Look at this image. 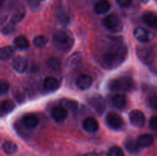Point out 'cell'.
<instances>
[{
  "label": "cell",
  "mask_w": 157,
  "mask_h": 156,
  "mask_svg": "<svg viewBox=\"0 0 157 156\" xmlns=\"http://www.w3.org/2000/svg\"><path fill=\"white\" fill-rule=\"evenodd\" d=\"M143 21L150 28L157 27V16L151 12H145L143 15Z\"/></svg>",
  "instance_id": "cell-20"
},
{
  "label": "cell",
  "mask_w": 157,
  "mask_h": 156,
  "mask_svg": "<svg viewBox=\"0 0 157 156\" xmlns=\"http://www.w3.org/2000/svg\"><path fill=\"white\" fill-rule=\"evenodd\" d=\"M38 1H44V0H38Z\"/></svg>",
  "instance_id": "cell-36"
},
{
  "label": "cell",
  "mask_w": 157,
  "mask_h": 156,
  "mask_svg": "<svg viewBox=\"0 0 157 156\" xmlns=\"http://www.w3.org/2000/svg\"><path fill=\"white\" fill-rule=\"evenodd\" d=\"M106 122L110 128L118 130L122 127L124 120L120 115L116 113H110L106 116Z\"/></svg>",
  "instance_id": "cell-6"
},
{
  "label": "cell",
  "mask_w": 157,
  "mask_h": 156,
  "mask_svg": "<svg viewBox=\"0 0 157 156\" xmlns=\"http://www.w3.org/2000/svg\"><path fill=\"white\" fill-rule=\"evenodd\" d=\"M9 90V83L7 82L5 80H2L0 81V94L1 96H3V95L6 94Z\"/></svg>",
  "instance_id": "cell-28"
},
{
  "label": "cell",
  "mask_w": 157,
  "mask_h": 156,
  "mask_svg": "<svg viewBox=\"0 0 157 156\" xmlns=\"http://www.w3.org/2000/svg\"><path fill=\"white\" fill-rule=\"evenodd\" d=\"M103 24L106 28L110 31H117V29H121L122 28L121 18L116 14H110L103 20Z\"/></svg>",
  "instance_id": "cell-4"
},
{
  "label": "cell",
  "mask_w": 157,
  "mask_h": 156,
  "mask_svg": "<svg viewBox=\"0 0 157 156\" xmlns=\"http://www.w3.org/2000/svg\"><path fill=\"white\" fill-rule=\"evenodd\" d=\"M15 107V104L10 99H6V100L2 101L1 106H0V113H1V116H6V115L10 113L11 112L13 111Z\"/></svg>",
  "instance_id": "cell-21"
},
{
  "label": "cell",
  "mask_w": 157,
  "mask_h": 156,
  "mask_svg": "<svg viewBox=\"0 0 157 156\" xmlns=\"http://www.w3.org/2000/svg\"><path fill=\"white\" fill-rule=\"evenodd\" d=\"M89 103L91 106L92 108L100 115H102L104 113L106 108L105 100L101 96H92L89 99Z\"/></svg>",
  "instance_id": "cell-8"
},
{
  "label": "cell",
  "mask_w": 157,
  "mask_h": 156,
  "mask_svg": "<svg viewBox=\"0 0 157 156\" xmlns=\"http://www.w3.org/2000/svg\"><path fill=\"white\" fill-rule=\"evenodd\" d=\"M50 67H53V69L56 70L57 68L59 67V63L57 61V59H52L50 61Z\"/></svg>",
  "instance_id": "cell-34"
},
{
  "label": "cell",
  "mask_w": 157,
  "mask_h": 156,
  "mask_svg": "<svg viewBox=\"0 0 157 156\" xmlns=\"http://www.w3.org/2000/svg\"><path fill=\"white\" fill-rule=\"evenodd\" d=\"M138 1L140 2L141 3H144V4H147L150 2V0H138Z\"/></svg>",
  "instance_id": "cell-35"
},
{
  "label": "cell",
  "mask_w": 157,
  "mask_h": 156,
  "mask_svg": "<svg viewBox=\"0 0 157 156\" xmlns=\"http://www.w3.org/2000/svg\"><path fill=\"white\" fill-rule=\"evenodd\" d=\"M93 84V79L90 75L84 73L77 78L76 86L81 90H86L90 88Z\"/></svg>",
  "instance_id": "cell-9"
},
{
  "label": "cell",
  "mask_w": 157,
  "mask_h": 156,
  "mask_svg": "<svg viewBox=\"0 0 157 156\" xmlns=\"http://www.w3.org/2000/svg\"><path fill=\"white\" fill-rule=\"evenodd\" d=\"M43 87L45 90L49 92L56 91L60 87V83L58 80L53 76L45 78L43 82Z\"/></svg>",
  "instance_id": "cell-12"
},
{
  "label": "cell",
  "mask_w": 157,
  "mask_h": 156,
  "mask_svg": "<svg viewBox=\"0 0 157 156\" xmlns=\"http://www.w3.org/2000/svg\"><path fill=\"white\" fill-rule=\"evenodd\" d=\"M137 142L140 147L147 148V147H150L153 144V137L152 136V135L148 134V133H144V134L139 136Z\"/></svg>",
  "instance_id": "cell-19"
},
{
  "label": "cell",
  "mask_w": 157,
  "mask_h": 156,
  "mask_svg": "<svg viewBox=\"0 0 157 156\" xmlns=\"http://www.w3.org/2000/svg\"><path fill=\"white\" fill-rule=\"evenodd\" d=\"M15 30V27H14V24H12L11 23L10 24H8V25H6L2 28V33L5 34V35H9V34L12 33Z\"/></svg>",
  "instance_id": "cell-32"
},
{
  "label": "cell",
  "mask_w": 157,
  "mask_h": 156,
  "mask_svg": "<svg viewBox=\"0 0 157 156\" xmlns=\"http://www.w3.org/2000/svg\"><path fill=\"white\" fill-rule=\"evenodd\" d=\"M155 1H156V2H157V0H155Z\"/></svg>",
  "instance_id": "cell-38"
},
{
  "label": "cell",
  "mask_w": 157,
  "mask_h": 156,
  "mask_svg": "<svg viewBox=\"0 0 157 156\" xmlns=\"http://www.w3.org/2000/svg\"><path fill=\"white\" fill-rule=\"evenodd\" d=\"M15 50L13 47L11 46H5L2 47L0 50V59L2 61H9V59L12 58L14 55Z\"/></svg>",
  "instance_id": "cell-22"
},
{
  "label": "cell",
  "mask_w": 157,
  "mask_h": 156,
  "mask_svg": "<svg viewBox=\"0 0 157 156\" xmlns=\"http://www.w3.org/2000/svg\"><path fill=\"white\" fill-rule=\"evenodd\" d=\"M127 54V50L125 46L123 44L117 45L103 54L102 62L104 66L110 69L118 67L124 61Z\"/></svg>",
  "instance_id": "cell-1"
},
{
  "label": "cell",
  "mask_w": 157,
  "mask_h": 156,
  "mask_svg": "<svg viewBox=\"0 0 157 156\" xmlns=\"http://www.w3.org/2000/svg\"><path fill=\"white\" fill-rule=\"evenodd\" d=\"M130 120L133 125L137 128H142L146 123V117L142 111L138 110H132L130 113Z\"/></svg>",
  "instance_id": "cell-5"
},
{
  "label": "cell",
  "mask_w": 157,
  "mask_h": 156,
  "mask_svg": "<svg viewBox=\"0 0 157 156\" xmlns=\"http://www.w3.org/2000/svg\"><path fill=\"white\" fill-rule=\"evenodd\" d=\"M75 44L74 38L64 31L60 30L55 32L53 36V44L58 50L68 52Z\"/></svg>",
  "instance_id": "cell-2"
},
{
  "label": "cell",
  "mask_w": 157,
  "mask_h": 156,
  "mask_svg": "<svg viewBox=\"0 0 157 156\" xmlns=\"http://www.w3.org/2000/svg\"><path fill=\"white\" fill-rule=\"evenodd\" d=\"M13 45L15 49L18 50H26L29 47V41L23 35L17 36L13 41Z\"/></svg>",
  "instance_id": "cell-14"
},
{
  "label": "cell",
  "mask_w": 157,
  "mask_h": 156,
  "mask_svg": "<svg viewBox=\"0 0 157 156\" xmlns=\"http://www.w3.org/2000/svg\"><path fill=\"white\" fill-rule=\"evenodd\" d=\"M23 18H24V13L16 14V15H15L13 17H12L11 23H12V24H17V23H18L19 21H21Z\"/></svg>",
  "instance_id": "cell-30"
},
{
  "label": "cell",
  "mask_w": 157,
  "mask_h": 156,
  "mask_svg": "<svg viewBox=\"0 0 157 156\" xmlns=\"http://www.w3.org/2000/svg\"><path fill=\"white\" fill-rule=\"evenodd\" d=\"M2 150L6 154H14L18 150V146L15 142L12 141H6L2 145Z\"/></svg>",
  "instance_id": "cell-24"
},
{
  "label": "cell",
  "mask_w": 157,
  "mask_h": 156,
  "mask_svg": "<svg viewBox=\"0 0 157 156\" xmlns=\"http://www.w3.org/2000/svg\"><path fill=\"white\" fill-rule=\"evenodd\" d=\"M62 104L64 106V107L69 109L72 112H75L78 110V103L75 101L70 100V99H65V100H63Z\"/></svg>",
  "instance_id": "cell-26"
},
{
  "label": "cell",
  "mask_w": 157,
  "mask_h": 156,
  "mask_svg": "<svg viewBox=\"0 0 157 156\" xmlns=\"http://www.w3.org/2000/svg\"><path fill=\"white\" fill-rule=\"evenodd\" d=\"M134 83L132 78L129 76L115 78L109 83V89L112 91L127 92L133 89Z\"/></svg>",
  "instance_id": "cell-3"
},
{
  "label": "cell",
  "mask_w": 157,
  "mask_h": 156,
  "mask_svg": "<svg viewBox=\"0 0 157 156\" xmlns=\"http://www.w3.org/2000/svg\"><path fill=\"white\" fill-rule=\"evenodd\" d=\"M148 103L151 108L157 110V96L153 95L148 99Z\"/></svg>",
  "instance_id": "cell-29"
},
{
  "label": "cell",
  "mask_w": 157,
  "mask_h": 156,
  "mask_svg": "<svg viewBox=\"0 0 157 156\" xmlns=\"http://www.w3.org/2000/svg\"><path fill=\"white\" fill-rule=\"evenodd\" d=\"M112 103L118 109L124 108L127 104V96L122 93H117L112 98Z\"/></svg>",
  "instance_id": "cell-18"
},
{
  "label": "cell",
  "mask_w": 157,
  "mask_h": 156,
  "mask_svg": "<svg viewBox=\"0 0 157 156\" xmlns=\"http://www.w3.org/2000/svg\"><path fill=\"white\" fill-rule=\"evenodd\" d=\"M52 117L57 122H61L64 120L67 116V111L65 107L58 106L55 107L52 110Z\"/></svg>",
  "instance_id": "cell-13"
},
{
  "label": "cell",
  "mask_w": 157,
  "mask_h": 156,
  "mask_svg": "<svg viewBox=\"0 0 157 156\" xmlns=\"http://www.w3.org/2000/svg\"><path fill=\"white\" fill-rule=\"evenodd\" d=\"M108 156H125L124 152L120 147L113 146L108 151Z\"/></svg>",
  "instance_id": "cell-27"
},
{
  "label": "cell",
  "mask_w": 157,
  "mask_h": 156,
  "mask_svg": "<svg viewBox=\"0 0 157 156\" xmlns=\"http://www.w3.org/2000/svg\"><path fill=\"white\" fill-rule=\"evenodd\" d=\"M12 66H13L14 70L17 73H23L27 70L28 67H29V63L24 57L17 56L16 58H14Z\"/></svg>",
  "instance_id": "cell-10"
},
{
  "label": "cell",
  "mask_w": 157,
  "mask_h": 156,
  "mask_svg": "<svg viewBox=\"0 0 157 156\" xmlns=\"http://www.w3.org/2000/svg\"><path fill=\"white\" fill-rule=\"evenodd\" d=\"M136 54L140 61L145 64H150L153 58V52L152 49L144 46H138Z\"/></svg>",
  "instance_id": "cell-7"
},
{
  "label": "cell",
  "mask_w": 157,
  "mask_h": 156,
  "mask_svg": "<svg viewBox=\"0 0 157 156\" xmlns=\"http://www.w3.org/2000/svg\"><path fill=\"white\" fill-rule=\"evenodd\" d=\"M150 126L153 129L157 130V116H153L150 120Z\"/></svg>",
  "instance_id": "cell-33"
},
{
  "label": "cell",
  "mask_w": 157,
  "mask_h": 156,
  "mask_svg": "<svg viewBox=\"0 0 157 156\" xmlns=\"http://www.w3.org/2000/svg\"><path fill=\"white\" fill-rule=\"evenodd\" d=\"M116 2L122 8H128L131 5L132 0H116Z\"/></svg>",
  "instance_id": "cell-31"
},
{
  "label": "cell",
  "mask_w": 157,
  "mask_h": 156,
  "mask_svg": "<svg viewBox=\"0 0 157 156\" xmlns=\"http://www.w3.org/2000/svg\"><path fill=\"white\" fill-rule=\"evenodd\" d=\"M110 4L107 0H99L94 5V12L98 15L105 14L110 10Z\"/></svg>",
  "instance_id": "cell-17"
},
{
  "label": "cell",
  "mask_w": 157,
  "mask_h": 156,
  "mask_svg": "<svg viewBox=\"0 0 157 156\" xmlns=\"http://www.w3.org/2000/svg\"><path fill=\"white\" fill-rule=\"evenodd\" d=\"M21 122L27 128H33L38 125L39 121L35 115L29 113V114H26L23 116L21 119Z\"/></svg>",
  "instance_id": "cell-15"
},
{
  "label": "cell",
  "mask_w": 157,
  "mask_h": 156,
  "mask_svg": "<svg viewBox=\"0 0 157 156\" xmlns=\"http://www.w3.org/2000/svg\"><path fill=\"white\" fill-rule=\"evenodd\" d=\"M1 1H2V2H3V1H4V0H1Z\"/></svg>",
  "instance_id": "cell-37"
},
{
  "label": "cell",
  "mask_w": 157,
  "mask_h": 156,
  "mask_svg": "<svg viewBox=\"0 0 157 156\" xmlns=\"http://www.w3.org/2000/svg\"><path fill=\"white\" fill-rule=\"evenodd\" d=\"M133 36L140 42L145 43L150 40V34L146 29L141 27H136L133 31Z\"/></svg>",
  "instance_id": "cell-16"
},
{
  "label": "cell",
  "mask_w": 157,
  "mask_h": 156,
  "mask_svg": "<svg viewBox=\"0 0 157 156\" xmlns=\"http://www.w3.org/2000/svg\"><path fill=\"white\" fill-rule=\"evenodd\" d=\"M48 39L44 35H38L33 39V44L37 48H44L47 45Z\"/></svg>",
  "instance_id": "cell-25"
},
{
  "label": "cell",
  "mask_w": 157,
  "mask_h": 156,
  "mask_svg": "<svg viewBox=\"0 0 157 156\" xmlns=\"http://www.w3.org/2000/svg\"><path fill=\"white\" fill-rule=\"evenodd\" d=\"M125 148L128 152L131 153V154H136L139 151L140 146L137 140L136 141L134 139H129L126 142Z\"/></svg>",
  "instance_id": "cell-23"
},
{
  "label": "cell",
  "mask_w": 157,
  "mask_h": 156,
  "mask_svg": "<svg viewBox=\"0 0 157 156\" xmlns=\"http://www.w3.org/2000/svg\"><path fill=\"white\" fill-rule=\"evenodd\" d=\"M83 127L86 132L89 133H94L99 129V124L96 119L93 117H88L84 119L83 122Z\"/></svg>",
  "instance_id": "cell-11"
}]
</instances>
